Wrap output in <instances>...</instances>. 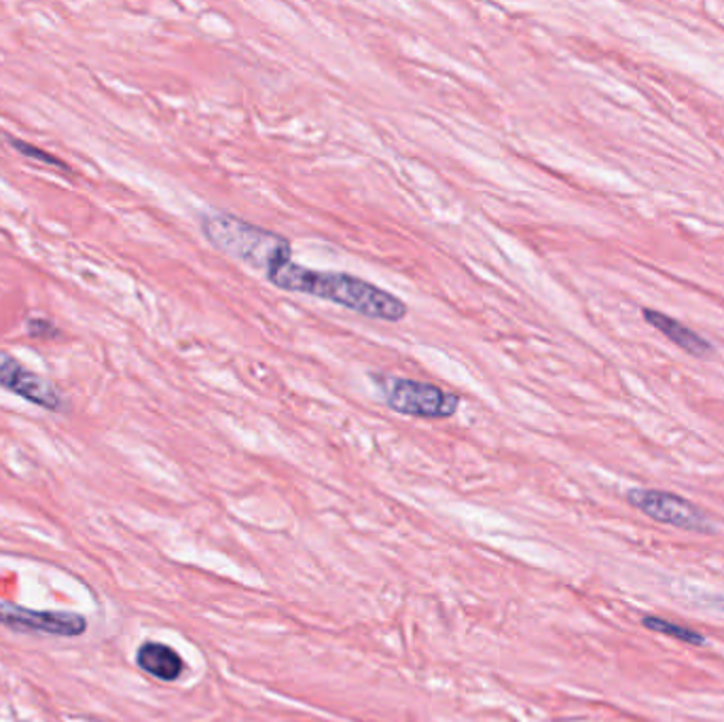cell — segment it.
Here are the masks:
<instances>
[{
  "mask_svg": "<svg viewBox=\"0 0 724 722\" xmlns=\"http://www.w3.org/2000/svg\"><path fill=\"white\" fill-rule=\"evenodd\" d=\"M0 388L7 392L33 403L45 412L60 414L66 409V399L58 390L56 383L40 378L37 371L28 369L9 352L0 350Z\"/></svg>",
  "mask_w": 724,
  "mask_h": 722,
  "instance_id": "5",
  "label": "cell"
},
{
  "mask_svg": "<svg viewBox=\"0 0 724 722\" xmlns=\"http://www.w3.org/2000/svg\"><path fill=\"white\" fill-rule=\"evenodd\" d=\"M267 282L286 293L309 295L322 302L342 305L345 309L385 322H401L407 318V304L380 289L378 284L356 278L345 271H320L311 267L299 266L293 259L266 273Z\"/></svg>",
  "mask_w": 724,
  "mask_h": 722,
  "instance_id": "1",
  "label": "cell"
},
{
  "mask_svg": "<svg viewBox=\"0 0 724 722\" xmlns=\"http://www.w3.org/2000/svg\"><path fill=\"white\" fill-rule=\"evenodd\" d=\"M0 623L22 634H47L58 638H78L87 632V619L76 612L30 610L0 604Z\"/></svg>",
  "mask_w": 724,
  "mask_h": 722,
  "instance_id": "6",
  "label": "cell"
},
{
  "mask_svg": "<svg viewBox=\"0 0 724 722\" xmlns=\"http://www.w3.org/2000/svg\"><path fill=\"white\" fill-rule=\"evenodd\" d=\"M199 229L212 248L263 273L293 259V244L284 235L229 212L204 215Z\"/></svg>",
  "mask_w": 724,
  "mask_h": 722,
  "instance_id": "2",
  "label": "cell"
},
{
  "mask_svg": "<svg viewBox=\"0 0 724 722\" xmlns=\"http://www.w3.org/2000/svg\"><path fill=\"white\" fill-rule=\"evenodd\" d=\"M642 625L647 629H650V632L659 634V636H667V638H674V640L685 643V645H692V647L708 645V640H705L703 634H699V632H695V629H690L686 625H678V623H672L667 619H661V616L648 614V616L642 619Z\"/></svg>",
  "mask_w": 724,
  "mask_h": 722,
  "instance_id": "9",
  "label": "cell"
},
{
  "mask_svg": "<svg viewBox=\"0 0 724 722\" xmlns=\"http://www.w3.org/2000/svg\"><path fill=\"white\" fill-rule=\"evenodd\" d=\"M136 663L143 672L163 683L179 681L185 670L183 657L174 648L161 643H145L136 652Z\"/></svg>",
  "mask_w": 724,
  "mask_h": 722,
  "instance_id": "8",
  "label": "cell"
},
{
  "mask_svg": "<svg viewBox=\"0 0 724 722\" xmlns=\"http://www.w3.org/2000/svg\"><path fill=\"white\" fill-rule=\"evenodd\" d=\"M9 145H11L15 151L22 152L24 157H28V159H35V161H40V163H47V166H56V168L66 170V172L71 170L62 159H58V157L51 155V152L38 149L35 145H30V143H24V140H20V138H9Z\"/></svg>",
  "mask_w": 724,
  "mask_h": 722,
  "instance_id": "10",
  "label": "cell"
},
{
  "mask_svg": "<svg viewBox=\"0 0 724 722\" xmlns=\"http://www.w3.org/2000/svg\"><path fill=\"white\" fill-rule=\"evenodd\" d=\"M380 388L388 409L405 418L447 419L459 409L456 392L430 381L380 378Z\"/></svg>",
  "mask_w": 724,
  "mask_h": 722,
  "instance_id": "3",
  "label": "cell"
},
{
  "mask_svg": "<svg viewBox=\"0 0 724 722\" xmlns=\"http://www.w3.org/2000/svg\"><path fill=\"white\" fill-rule=\"evenodd\" d=\"M28 333L33 338H49V335H58V331L53 329L51 320H38V318H30L28 320Z\"/></svg>",
  "mask_w": 724,
  "mask_h": 722,
  "instance_id": "11",
  "label": "cell"
},
{
  "mask_svg": "<svg viewBox=\"0 0 724 722\" xmlns=\"http://www.w3.org/2000/svg\"><path fill=\"white\" fill-rule=\"evenodd\" d=\"M627 502L645 513L650 519L672 526L685 533L710 534L714 533V524L710 515L686 500L685 495L663 492V490H648V488H634L627 492Z\"/></svg>",
  "mask_w": 724,
  "mask_h": 722,
  "instance_id": "4",
  "label": "cell"
},
{
  "mask_svg": "<svg viewBox=\"0 0 724 722\" xmlns=\"http://www.w3.org/2000/svg\"><path fill=\"white\" fill-rule=\"evenodd\" d=\"M642 316L654 331L665 335L670 342L676 343L680 350H685L686 354H690L695 358H708L710 354H714L712 343L703 340L699 333H695L683 322H678L676 318H672L659 309H650V307L642 309Z\"/></svg>",
  "mask_w": 724,
  "mask_h": 722,
  "instance_id": "7",
  "label": "cell"
}]
</instances>
